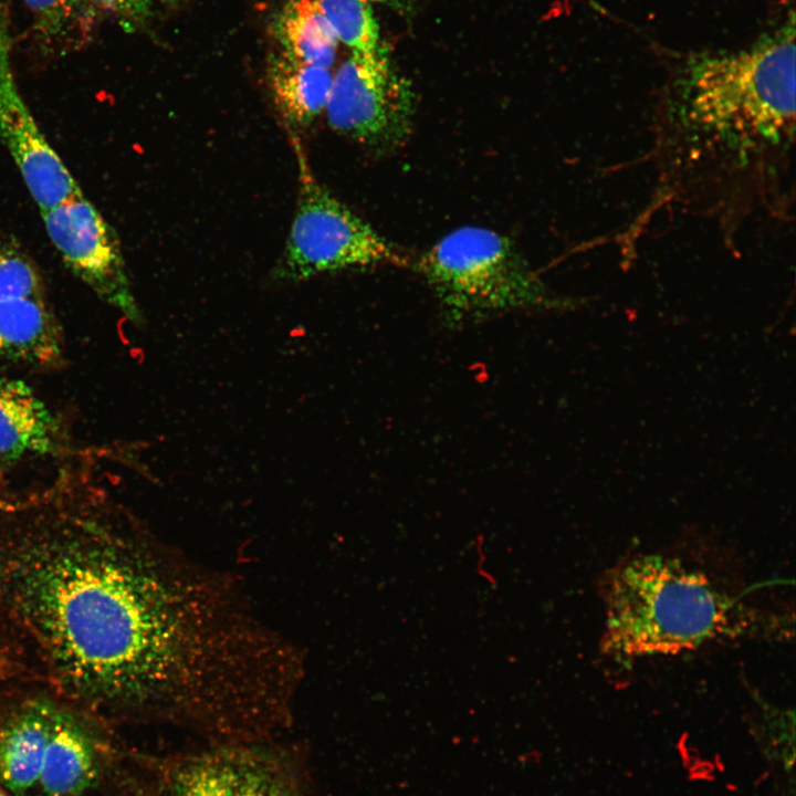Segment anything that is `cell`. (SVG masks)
I'll return each instance as SVG.
<instances>
[{"label": "cell", "instance_id": "cell-12", "mask_svg": "<svg viewBox=\"0 0 796 796\" xmlns=\"http://www.w3.org/2000/svg\"><path fill=\"white\" fill-rule=\"evenodd\" d=\"M57 431L52 413L24 381L0 377V461L53 451Z\"/></svg>", "mask_w": 796, "mask_h": 796}, {"label": "cell", "instance_id": "cell-11", "mask_svg": "<svg viewBox=\"0 0 796 796\" xmlns=\"http://www.w3.org/2000/svg\"><path fill=\"white\" fill-rule=\"evenodd\" d=\"M97 755L86 729L56 708L40 774L45 796H76L97 777Z\"/></svg>", "mask_w": 796, "mask_h": 796}, {"label": "cell", "instance_id": "cell-15", "mask_svg": "<svg viewBox=\"0 0 796 796\" xmlns=\"http://www.w3.org/2000/svg\"><path fill=\"white\" fill-rule=\"evenodd\" d=\"M281 53L296 61L329 69L338 39L315 0L290 1L275 24Z\"/></svg>", "mask_w": 796, "mask_h": 796}, {"label": "cell", "instance_id": "cell-9", "mask_svg": "<svg viewBox=\"0 0 796 796\" xmlns=\"http://www.w3.org/2000/svg\"><path fill=\"white\" fill-rule=\"evenodd\" d=\"M168 796H302L275 761L248 747H228L177 764Z\"/></svg>", "mask_w": 796, "mask_h": 796}, {"label": "cell", "instance_id": "cell-19", "mask_svg": "<svg viewBox=\"0 0 796 796\" xmlns=\"http://www.w3.org/2000/svg\"><path fill=\"white\" fill-rule=\"evenodd\" d=\"M154 0H93L97 11L114 18L125 28L137 25L149 12Z\"/></svg>", "mask_w": 796, "mask_h": 796}, {"label": "cell", "instance_id": "cell-7", "mask_svg": "<svg viewBox=\"0 0 796 796\" xmlns=\"http://www.w3.org/2000/svg\"><path fill=\"white\" fill-rule=\"evenodd\" d=\"M41 214L70 271L100 298L136 320L139 313L119 241L95 207L80 193Z\"/></svg>", "mask_w": 796, "mask_h": 796}, {"label": "cell", "instance_id": "cell-1", "mask_svg": "<svg viewBox=\"0 0 796 796\" xmlns=\"http://www.w3.org/2000/svg\"><path fill=\"white\" fill-rule=\"evenodd\" d=\"M0 585L60 680L199 729L260 682L263 619L230 579L159 540L75 523L15 540Z\"/></svg>", "mask_w": 796, "mask_h": 796}, {"label": "cell", "instance_id": "cell-8", "mask_svg": "<svg viewBox=\"0 0 796 796\" xmlns=\"http://www.w3.org/2000/svg\"><path fill=\"white\" fill-rule=\"evenodd\" d=\"M11 50L10 18L7 7L0 4V138L43 211L82 191L22 98L13 74Z\"/></svg>", "mask_w": 796, "mask_h": 796}, {"label": "cell", "instance_id": "cell-2", "mask_svg": "<svg viewBox=\"0 0 796 796\" xmlns=\"http://www.w3.org/2000/svg\"><path fill=\"white\" fill-rule=\"evenodd\" d=\"M795 27L739 52L700 53L670 80L656 115L663 190L734 227L753 212H781L795 142Z\"/></svg>", "mask_w": 796, "mask_h": 796}, {"label": "cell", "instance_id": "cell-5", "mask_svg": "<svg viewBox=\"0 0 796 796\" xmlns=\"http://www.w3.org/2000/svg\"><path fill=\"white\" fill-rule=\"evenodd\" d=\"M289 133L296 156L298 190L279 275L304 280L350 268H411V256L383 237L320 182L298 137Z\"/></svg>", "mask_w": 796, "mask_h": 796}, {"label": "cell", "instance_id": "cell-16", "mask_svg": "<svg viewBox=\"0 0 796 796\" xmlns=\"http://www.w3.org/2000/svg\"><path fill=\"white\" fill-rule=\"evenodd\" d=\"M33 35L44 53H67L91 40L100 12L93 0H23Z\"/></svg>", "mask_w": 796, "mask_h": 796}, {"label": "cell", "instance_id": "cell-18", "mask_svg": "<svg viewBox=\"0 0 796 796\" xmlns=\"http://www.w3.org/2000/svg\"><path fill=\"white\" fill-rule=\"evenodd\" d=\"M44 297L41 273L20 243L0 230V302Z\"/></svg>", "mask_w": 796, "mask_h": 796}, {"label": "cell", "instance_id": "cell-21", "mask_svg": "<svg viewBox=\"0 0 796 796\" xmlns=\"http://www.w3.org/2000/svg\"><path fill=\"white\" fill-rule=\"evenodd\" d=\"M367 1V0H366ZM375 1H389V0H375Z\"/></svg>", "mask_w": 796, "mask_h": 796}, {"label": "cell", "instance_id": "cell-17", "mask_svg": "<svg viewBox=\"0 0 796 796\" xmlns=\"http://www.w3.org/2000/svg\"><path fill=\"white\" fill-rule=\"evenodd\" d=\"M338 41L353 52L370 53L379 45V30L366 0H315Z\"/></svg>", "mask_w": 796, "mask_h": 796}, {"label": "cell", "instance_id": "cell-14", "mask_svg": "<svg viewBox=\"0 0 796 796\" xmlns=\"http://www.w3.org/2000/svg\"><path fill=\"white\" fill-rule=\"evenodd\" d=\"M268 81L287 129L306 127L327 105L333 75L327 67L306 64L283 53L269 63Z\"/></svg>", "mask_w": 796, "mask_h": 796}, {"label": "cell", "instance_id": "cell-22", "mask_svg": "<svg viewBox=\"0 0 796 796\" xmlns=\"http://www.w3.org/2000/svg\"><path fill=\"white\" fill-rule=\"evenodd\" d=\"M0 796H6L3 793L0 792Z\"/></svg>", "mask_w": 796, "mask_h": 796}, {"label": "cell", "instance_id": "cell-3", "mask_svg": "<svg viewBox=\"0 0 796 796\" xmlns=\"http://www.w3.org/2000/svg\"><path fill=\"white\" fill-rule=\"evenodd\" d=\"M603 652L617 660L675 654L718 638L765 633L776 626L678 559L638 555L604 584Z\"/></svg>", "mask_w": 796, "mask_h": 796}, {"label": "cell", "instance_id": "cell-10", "mask_svg": "<svg viewBox=\"0 0 796 796\" xmlns=\"http://www.w3.org/2000/svg\"><path fill=\"white\" fill-rule=\"evenodd\" d=\"M61 356L60 326L44 297L0 302V366H46Z\"/></svg>", "mask_w": 796, "mask_h": 796}, {"label": "cell", "instance_id": "cell-13", "mask_svg": "<svg viewBox=\"0 0 796 796\" xmlns=\"http://www.w3.org/2000/svg\"><path fill=\"white\" fill-rule=\"evenodd\" d=\"M55 709L46 702L27 704L0 731V777L14 794L39 782Z\"/></svg>", "mask_w": 796, "mask_h": 796}, {"label": "cell", "instance_id": "cell-20", "mask_svg": "<svg viewBox=\"0 0 796 796\" xmlns=\"http://www.w3.org/2000/svg\"><path fill=\"white\" fill-rule=\"evenodd\" d=\"M161 1H164V2H166V3H177V2H180V1H182V0H161Z\"/></svg>", "mask_w": 796, "mask_h": 796}, {"label": "cell", "instance_id": "cell-4", "mask_svg": "<svg viewBox=\"0 0 796 796\" xmlns=\"http://www.w3.org/2000/svg\"><path fill=\"white\" fill-rule=\"evenodd\" d=\"M450 321L549 308L552 295L515 244L486 227L450 231L412 259Z\"/></svg>", "mask_w": 796, "mask_h": 796}, {"label": "cell", "instance_id": "cell-6", "mask_svg": "<svg viewBox=\"0 0 796 796\" xmlns=\"http://www.w3.org/2000/svg\"><path fill=\"white\" fill-rule=\"evenodd\" d=\"M325 112L335 132L374 150H391L412 129L415 93L385 48L353 52L333 77Z\"/></svg>", "mask_w": 796, "mask_h": 796}, {"label": "cell", "instance_id": "cell-23", "mask_svg": "<svg viewBox=\"0 0 796 796\" xmlns=\"http://www.w3.org/2000/svg\"><path fill=\"white\" fill-rule=\"evenodd\" d=\"M1 462V461H0Z\"/></svg>", "mask_w": 796, "mask_h": 796}]
</instances>
